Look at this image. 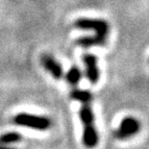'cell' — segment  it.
Instances as JSON below:
<instances>
[{
	"label": "cell",
	"instance_id": "1",
	"mask_svg": "<svg viewBox=\"0 0 149 149\" xmlns=\"http://www.w3.org/2000/svg\"><path fill=\"white\" fill-rule=\"evenodd\" d=\"M74 25L78 29L91 30L95 33L93 37H82L78 39L76 43L79 46L88 48L93 46H101L106 43L110 31V26L106 20L101 18L82 17L75 20Z\"/></svg>",
	"mask_w": 149,
	"mask_h": 149
},
{
	"label": "cell",
	"instance_id": "2",
	"mask_svg": "<svg viewBox=\"0 0 149 149\" xmlns=\"http://www.w3.org/2000/svg\"><path fill=\"white\" fill-rule=\"evenodd\" d=\"M80 119L84 125L83 143L87 148H94L98 143V133L94 125V115L91 103H84L79 111Z\"/></svg>",
	"mask_w": 149,
	"mask_h": 149
},
{
	"label": "cell",
	"instance_id": "3",
	"mask_svg": "<svg viewBox=\"0 0 149 149\" xmlns=\"http://www.w3.org/2000/svg\"><path fill=\"white\" fill-rule=\"evenodd\" d=\"M14 123L18 126H23L38 131L48 130L52 125V122L48 117L31 115L28 113H19L14 117Z\"/></svg>",
	"mask_w": 149,
	"mask_h": 149
},
{
	"label": "cell",
	"instance_id": "4",
	"mask_svg": "<svg viewBox=\"0 0 149 149\" xmlns=\"http://www.w3.org/2000/svg\"><path fill=\"white\" fill-rule=\"evenodd\" d=\"M139 129H141V124L138 120L132 116H127L124 117L120 122V125L116 131L115 136L119 139H126L138 134Z\"/></svg>",
	"mask_w": 149,
	"mask_h": 149
},
{
	"label": "cell",
	"instance_id": "5",
	"mask_svg": "<svg viewBox=\"0 0 149 149\" xmlns=\"http://www.w3.org/2000/svg\"><path fill=\"white\" fill-rule=\"evenodd\" d=\"M40 64H42V68L47 72H49V74L56 80L61 79L63 75H64V71H63L61 64L57 62L56 59L53 56L49 55V54H43L40 57Z\"/></svg>",
	"mask_w": 149,
	"mask_h": 149
},
{
	"label": "cell",
	"instance_id": "6",
	"mask_svg": "<svg viewBox=\"0 0 149 149\" xmlns=\"http://www.w3.org/2000/svg\"><path fill=\"white\" fill-rule=\"evenodd\" d=\"M83 62L86 65V76L91 84H96L99 81L100 72L97 66V58L93 54H85Z\"/></svg>",
	"mask_w": 149,
	"mask_h": 149
},
{
	"label": "cell",
	"instance_id": "7",
	"mask_svg": "<svg viewBox=\"0 0 149 149\" xmlns=\"http://www.w3.org/2000/svg\"><path fill=\"white\" fill-rule=\"evenodd\" d=\"M70 97L73 100L80 102L81 104L91 103L93 100V94L90 91L80 90V88H73L70 91Z\"/></svg>",
	"mask_w": 149,
	"mask_h": 149
},
{
	"label": "cell",
	"instance_id": "8",
	"mask_svg": "<svg viewBox=\"0 0 149 149\" xmlns=\"http://www.w3.org/2000/svg\"><path fill=\"white\" fill-rule=\"evenodd\" d=\"M22 139V135L17 132H8L0 135V145H10L17 143Z\"/></svg>",
	"mask_w": 149,
	"mask_h": 149
},
{
	"label": "cell",
	"instance_id": "9",
	"mask_svg": "<svg viewBox=\"0 0 149 149\" xmlns=\"http://www.w3.org/2000/svg\"><path fill=\"white\" fill-rule=\"evenodd\" d=\"M81 78H82V72L77 66H72L68 71V73L65 74L66 82L70 86H72V87L77 86L79 82H80Z\"/></svg>",
	"mask_w": 149,
	"mask_h": 149
},
{
	"label": "cell",
	"instance_id": "10",
	"mask_svg": "<svg viewBox=\"0 0 149 149\" xmlns=\"http://www.w3.org/2000/svg\"><path fill=\"white\" fill-rule=\"evenodd\" d=\"M0 149H17V148L9 146V145H0Z\"/></svg>",
	"mask_w": 149,
	"mask_h": 149
}]
</instances>
